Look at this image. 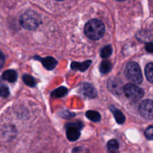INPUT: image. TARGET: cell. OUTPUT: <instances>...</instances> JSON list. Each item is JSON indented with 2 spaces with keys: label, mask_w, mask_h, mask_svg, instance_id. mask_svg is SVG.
Masks as SVG:
<instances>
[{
  "label": "cell",
  "mask_w": 153,
  "mask_h": 153,
  "mask_svg": "<svg viewBox=\"0 0 153 153\" xmlns=\"http://www.w3.org/2000/svg\"><path fill=\"white\" fill-rule=\"evenodd\" d=\"M84 32L89 39L96 41L104 35L105 32V27L101 20L92 19L86 24Z\"/></svg>",
  "instance_id": "6da1fadb"
},
{
  "label": "cell",
  "mask_w": 153,
  "mask_h": 153,
  "mask_svg": "<svg viewBox=\"0 0 153 153\" xmlns=\"http://www.w3.org/2000/svg\"><path fill=\"white\" fill-rule=\"evenodd\" d=\"M20 23L24 29L33 30L40 25L41 17L39 14L35 11H27L21 16Z\"/></svg>",
  "instance_id": "7a4b0ae2"
},
{
  "label": "cell",
  "mask_w": 153,
  "mask_h": 153,
  "mask_svg": "<svg viewBox=\"0 0 153 153\" xmlns=\"http://www.w3.org/2000/svg\"><path fill=\"white\" fill-rule=\"evenodd\" d=\"M125 74L130 82L134 84H140L143 81V75L139 65L134 62L128 63L125 69Z\"/></svg>",
  "instance_id": "3957f363"
},
{
  "label": "cell",
  "mask_w": 153,
  "mask_h": 153,
  "mask_svg": "<svg viewBox=\"0 0 153 153\" xmlns=\"http://www.w3.org/2000/svg\"><path fill=\"white\" fill-rule=\"evenodd\" d=\"M123 92L126 96L133 102H137L140 100L144 95L143 90L134 83L126 84L123 87Z\"/></svg>",
  "instance_id": "277c9868"
},
{
  "label": "cell",
  "mask_w": 153,
  "mask_h": 153,
  "mask_svg": "<svg viewBox=\"0 0 153 153\" xmlns=\"http://www.w3.org/2000/svg\"><path fill=\"white\" fill-rule=\"evenodd\" d=\"M139 112L143 117L148 120L153 119V101L144 100L139 106Z\"/></svg>",
  "instance_id": "5b68a950"
},
{
  "label": "cell",
  "mask_w": 153,
  "mask_h": 153,
  "mask_svg": "<svg viewBox=\"0 0 153 153\" xmlns=\"http://www.w3.org/2000/svg\"><path fill=\"white\" fill-rule=\"evenodd\" d=\"M81 128V126L80 125H69L67 126L66 130V136L67 138L71 141H76L78 140L80 136V129Z\"/></svg>",
  "instance_id": "8992f818"
},
{
  "label": "cell",
  "mask_w": 153,
  "mask_h": 153,
  "mask_svg": "<svg viewBox=\"0 0 153 153\" xmlns=\"http://www.w3.org/2000/svg\"><path fill=\"white\" fill-rule=\"evenodd\" d=\"M80 92L89 98H94L97 95V92L95 88L89 83H83L80 85Z\"/></svg>",
  "instance_id": "52a82bcc"
},
{
  "label": "cell",
  "mask_w": 153,
  "mask_h": 153,
  "mask_svg": "<svg viewBox=\"0 0 153 153\" xmlns=\"http://www.w3.org/2000/svg\"><path fill=\"white\" fill-rule=\"evenodd\" d=\"M122 83L117 79H112L108 83V88L114 93H120L122 90Z\"/></svg>",
  "instance_id": "ba28073f"
},
{
  "label": "cell",
  "mask_w": 153,
  "mask_h": 153,
  "mask_svg": "<svg viewBox=\"0 0 153 153\" xmlns=\"http://www.w3.org/2000/svg\"><path fill=\"white\" fill-rule=\"evenodd\" d=\"M2 79L10 83H14L17 79V74L14 70H8L3 72L2 76Z\"/></svg>",
  "instance_id": "9c48e42d"
},
{
  "label": "cell",
  "mask_w": 153,
  "mask_h": 153,
  "mask_svg": "<svg viewBox=\"0 0 153 153\" xmlns=\"http://www.w3.org/2000/svg\"><path fill=\"white\" fill-rule=\"evenodd\" d=\"M92 62L91 61H85L83 62H73L71 65V67L73 70H78L80 71H85L90 66Z\"/></svg>",
  "instance_id": "30bf717a"
},
{
  "label": "cell",
  "mask_w": 153,
  "mask_h": 153,
  "mask_svg": "<svg viewBox=\"0 0 153 153\" xmlns=\"http://www.w3.org/2000/svg\"><path fill=\"white\" fill-rule=\"evenodd\" d=\"M40 61L42 62L43 65L45 66V68H46L48 70H52V69H53L57 65L56 60L51 56L42 59H40Z\"/></svg>",
  "instance_id": "8fae6325"
},
{
  "label": "cell",
  "mask_w": 153,
  "mask_h": 153,
  "mask_svg": "<svg viewBox=\"0 0 153 153\" xmlns=\"http://www.w3.org/2000/svg\"><path fill=\"white\" fill-rule=\"evenodd\" d=\"M111 110L115 119H116L117 123H119V124H123L125 123V121H126V117L123 115V113L120 110L114 108V107H112Z\"/></svg>",
  "instance_id": "7c38bea8"
},
{
  "label": "cell",
  "mask_w": 153,
  "mask_h": 153,
  "mask_svg": "<svg viewBox=\"0 0 153 153\" xmlns=\"http://www.w3.org/2000/svg\"><path fill=\"white\" fill-rule=\"evenodd\" d=\"M120 145L117 140H111L107 143V150L109 153H118Z\"/></svg>",
  "instance_id": "4fadbf2b"
},
{
  "label": "cell",
  "mask_w": 153,
  "mask_h": 153,
  "mask_svg": "<svg viewBox=\"0 0 153 153\" xmlns=\"http://www.w3.org/2000/svg\"><path fill=\"white\" fill-rule=\"evenodd\" d=\"M86 116L89 120H90L91 121L95 122H99L101 120V115L96 111H94V110H89L86 113Z\"/></svg>",
  "instance_id": "5bb4252c"
},
{
  "label": "cell",
  "mask_w": 153,
  "mask_h": 153,
  "mask_svg": "<svg viewBox=\"0 0 153 153\" xmlns=\"http://www.w3.org/2000/svg\"><path fill=\"white\" fill-rule=\"evenodd\" d=\"M145 74L147 80L153 83V62H150L146 66Z\"/></svg>",
  "instance_id": "9a60e30c"
},
{
  "label": "cell",
  "mask_w": 153,
  "mask_h": 153,
  "mask_svg": "<svg viewBox=\"0 0 153 153\" xmlns=\"http://www.w3.org/2000/svg\"><path fill=\"white\" fill-rule=\"evenodd\" d=\"M112 64L108 60H104L101 62L100 65V71L102 74H107L111 71Z\"/></svg>",
  "instance_id": "2e32d148"
},
{
  "label": "cell",
  "mask_w": 153,
  "mask_h": 153,
  "mask_svg": "<svg viewBox=\"0 0 153 153\" xmlns=\"http://www.w3.org/2000/svg\"><path fill=\"white\" fill-rule=\"evenodd\" d=\"M68 93V89L65 87H59L53 91L51 95L53 98H62Z\"/></svg>",
  "instance_id": "e0dca14e"
},
{
  "label": "cell",
  "mask_w": 153,
  "mask_h": 153,
  "mask_svg": "<svg viewBox=\"0 0 153 153\" xmlns=\"http://www.w3.org/2000/svg\"><path fill=\"white\" fill-rule=\"evenodd\" d=\"M23 80L27 86H30V87H34V86H35V85H36V81H35V80L32 76H30V75H23Z\"/></svg>",
  "instance_id": "ac0fdd59"
},
{
  "label": "cell",
  "mask_w": 153,
  "mask_h": 153,
  "mask_svg": "<svg viewBox=\"0 0 153 153\" xmlns=\"http://www.w3.org/2000/svg\"><path fill=\"white\" fill-rule=\"evenodd\" d=\"M112 52H113V50H112L111 46L107 45V46H105L104 48H103L102 49H101V56L102 57L103 59L108 58V57L112 54Z\"/></svg>",
  "instance_id": "d6986e66"
},
{
  "label": "cell",
  "mask_w": 153,
  "mask_h": 153,
  "mask_svg": "<svg viewBox=\"0 0 153 153\" xmlns=\"http://www.w3.org/2000/svg\"><path fill=\"white\" fill-rule=\"evenodd\" d=\"M10 92L8 87L6 86L2 85L0 86V96L3 97V98H7L9 95Z\"/></svg>",
  "instance_id": "ffe728a7"
},
{
  "label": "cell",
  "mask_w": 153,
  "mask_h": 153,
  "mask_svg": "<svg viewBox=\"0 0 153 153\" xmlns=\"http://www.w3.org/2000/svg\"><path fill=\"white\" fill-rule=\"evenodd\" d=\"M145 135L146 137L149 140H153V126H150L145 131Z\"/></svg>",
  "instance_id": "44dd1931"
},
{
  "label": "cell",
  "mask_w": 153,
  "mask_h": 153,
  "mask_svg": "<svg viewBox=\"0 0 153 153\" xmlns=\"http://www.w3.org/2000/svg\"><path fill=\"white\" fill-rule=\"evenodd\" d=\"M87 150L83 147H78V148H75L73 150V153H88Z\"/></svg>",
  "instance_id": "7402d4cb"
},
{
  "label": "cell",
  "mask_w": 153,
  "mask_h": 153,
  "mask_svg": "<svg viewBox=\"0 0 153 153\" xmlns=\"http://www.w3.org/2000/svg\"><path fill=\"white\" fill-rule=\"evenodd\" d=\"M146 51L149 53H153V43L150 42L146 45Z\"/></svg>",
  "instance_id": "603a6c76"
},
{
  "label": "cell",
  "mask_w": 153,
  "mask_h": 153,
  "mask_svg": "<svg viewBox=\"0 0 153 153\" xmlns=\"http://www.w3.org/2000/svg\"><path fill=\"white\" fill-rule=\"evenodd\" d=\"M4 62H5V56L2 53L0 52V68L3 66Z\"/></svg>",
  "instance_id": "cb8c5ba5"
},
{
  "label": "cell",
  "mask_w": 153,
  "mask_h": 153,
  "mask_svg": "<svg viewBox=\"0 0 153 153\" xmlns=\"http://www.w3.org/2000/svg\"><path fill=\"white\" fill-rule=\"evenodd\" d=\"M56 1H59L60 2V1H64V0H56Z\"/></svg>",
  "instance_id": "d4e9b609"
},
{
  "label": "cell",
  "mask_w": 153,
  "mask_h": 153,
  "mask_svg": "<svg viewBox=\"0 0 153 153\" xmlns=\"http://www.w3.org/2000/svg\"><path fill=\"white\" fill-rule=\"evenodd\" d=\"M117 1H125V0H117Z\"/></svg>",
  "instance_id": "484cf974"
},
{
  "label": "cell",
  "mask_w": 153,
  "mask_h": 153,
  "mask_svg": "<svg viewBox=\"0 0 153 153\" xmlns=\"http://www.w3.org/2000/svg\"><path fill=\"white\" fill-rule=\"evenodd\" d=\"M1 86H2V85H1Z\"/></svg>",
  "instance_id": "4316f807"
}]
</instances>
